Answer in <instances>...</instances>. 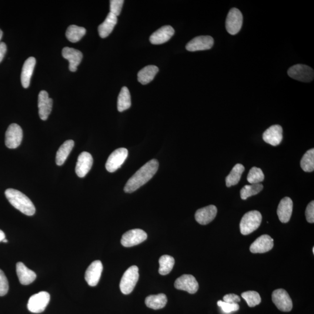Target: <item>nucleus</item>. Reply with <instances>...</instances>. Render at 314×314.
Listing matches in <instances>:
<instances>
[{
  "label": "nucleus",
  "mask_w": 314,
  "mask_h": 314,
  "mask_svg": "<svg viewBox=\"0 0 314 314\" xmlns=\"http://www.w3.org/2000/svg\"><path fill=\"white\" fill-rule=\"evenodd\" d=\"M262 215L258 211H252L245 213L240 223V232L243 235H248L255 232L261 225Z\"/></svg>",
  "instance_id": "obj_3"
},
{
  "label": "nucleus",
  "mask_w": 314,
  "mask_h": 314,
  "mask_svg": "<svg viewBox=\"0 0 314 314\" xmlns=\"http://www.w3.org/2000/svg\"><path fill=\"white\" fill-rule=\"evenodd\" d=\"M53 101L49 98L48 93L45 90L40 92L38 98L39 114L43 121L48 119L52 111Z\"/></svg>",
  "instance_id": "obj_15"
},
{
  "label": "nucleus",
  "mask_w": 314,
  "mask_h": 314,
  "mask_svg": "<svg viewBox=\"0 0 314 314\" xmlns=\"http://www.w3.org/2000/svg\"><path fill=\"white\" fill-rule=\"evenodd\" d=\"M216 214V207L210 205L198 209L195 213V219L200 224L205 225L212 222Z\"/></svg>",
  "instance_id": "obj_21"
},
{
  "label": "nucleus",
  "mask_w": 314,
  "mask_h": 314,
  "mask_svg": "<svg viewBox=\"0 0 314 314\" xmlns=\"http://www.w3.org/2000/svg\"><path fill=\"white\" fill-rule=\"evenodd\" d=\"M145 303L149 308L153 310L163 309L167 303V297L164 294L151 295L146 297Z\"/></svg>",
  "instance_id": "obj_28"
},
{
  "label": "nucleus",
  "mask_w": 314,
  "mask_h": 314,
  "mask_svg": "<svg viewBox=\"0 0 314 314\" xmlns=\"http://www.w3.org/2000/svg\"><path fill=\"white\" fill-rule=\"evenodd\" d=\"M117 21H118L117 16L109 12L105 21L99 26L98 31L100 36L103 39L107 38L114 29Z\"/></svg>",
  "instance_id": "obj_25"
},
{
  "label": "nucleus",
  "mask_w": 314,
  "mask_h": 314,
  "mask_svg": "<svg viewBox=\"0 0 314 314\" xmlns=\"http://www.w3.org/2000/svg\"><path fill=\"white\" fill-rule=\"evenodd\" d=\"M159 273L160 275H166L171 272L175 264V260L172 257L163 255L159 260Z\"/></svg>",
  "instance_id": "obj_32"
},
{
  "label": "nucleus",
  "mask_w": 314,
  "mask_h": 314,
  "mask_svg": "<svg viewBox=\"0 0 314 314\" xmlns=\"http://www.w3.org/2000/svg\"><path fill=\"white\" fill-rule=\"evenodd\" d=\"M245 170V167L240 163H238L234 166L229 175L226 178V186L229 188L238 184Z\"/></svg>",
  "instance_id": "obj_30"
},
{
  "label": "nucleus",
  "mask_w": 314,
  "mask_h": 314,
  "mask_svg": "<svg viewBox=\"0 0 314 314\" xmlns=\"http://www.w3.org/2000/svg\"><path fill=\"white\" fill-rule=\"evenodd\" d=\"M86 33L85 28L75 25H70L66 30V37L69 42L76 43L81 41Z\"/></svg>",
  "instance_id": "obj_31"
},
{
  "label": "nucleus",
  "mask_w": 314,
  "mask_h": 314,
  "mask_svg": "<svg viewBox=\"0 0 314 314\" xmlns=\"http://www.w3.org/2000/svg\"><path fill=\"white\" fill-rule=\"evenodd\" d=\"M306 216L307 222L310 223L314 222V202L312 201L307 206L306 210Z\"/></svg>",
  "instance_id": "obj_40"
},
{
  "label": "nucleus",
  "mask_w": 314,
  "mask_h": 314,
  "mask_svg": "<svg viewBox=\"0 0 314 314\" xmlns=\"http://www.w3.org/2000/svg\"><path fill=\"white\" fill-rule=\"evenodd\" d=\"M93 163V157L88 152H82L79 155L76 163L75 171L79 178H83L91 169Z\"/></svg>",
  "instance_id": "obj_16"
},
{
  "label": "nucleus",
  "mask_w": 314,
  "mask_h": 314,
  "mask_svg": "<svg viewBox=\"0 0 314 314\" xmlns=\"http://www.w3.org/2000/svg\"><path fill=\"white\" fill-rule=\"evenodd\" d=\"M2 242H4V243H7L8 242V240L5 239L2 240Z\"/></svg>",
  "instance_id": "obj_45"
},
{
  "label": "nucleus",
  "mask_w": 314,
  "mask_h": 314,
  "mask_svg": "<svg viewBox=\"0 0 314 314\" xmlns=\"http://www.w3.org/2000/svg\"><path fill=\"white\" fill-rule=\"evenodd\" d=\"M103 269L102 262L99 260L95 261L89 265L85 273V280L89 286L94 287L98 285Z\"/></svg>",
  "instance_id": "obj_13"
},
{
  "label": "nucleus",
  "mask_w": 314,
  "mask_h": 314,
  "mask_svg": "<svg viewBox=\"0 0 314 314\" xmlns=\"http://www.w3.org/2000/svg\"><path fill=\"white\" fill-rule=\"evenodd\" d=\"M263 140L266 143L277 146L283 139V129L281 126L275 125L267 129L262 135Z\"/></svg>",
  "instance_id": "obj_20"
},
{
  "label": "nucleus",
  "mask_w": 314,
  "mask_h": 314,
  "mask_svg": "<svg viewBox=\"0 0 314 314\" xmlns=\"http://www.w3.org/2000/svg\"><path fill=\"white\" fill-rule=\"evenodd\" d=\"M243 25V15L240 10L233 8L230 10L226 20V29L229 34L235 35Z\"/></svg>",
  "instance_id": "obj_7"
},
{
  "label": "nucleus",
  "mask_w": 314,
  "mask_h": 314,
  "mask_svg": "<svg viewBox=\"0 0 314 314\" xmlns=\"http://www.w3.org/2000/svg\"><path fill=\"white\" fill-rule=\"evenodd\" d=\"M175 288L184 290L190 294H195L199 289V283L192 275H183L176 280Z\"/></svg>",
  "instance_id": "obj_14"
},
{
  "label": "nucleus",
  "mask_w": 314,
  "mask_h": 314,
  "mask_svg": "<svg viewBox=\"0 0 314 314\" xmlns=\"http://www.w3.org/2000/svg\"><path fill=\"white\" fill-rule=\"evenodd\" d=\"M128 156V150L125 148L116 149L110 155L106 162L105 168L109 172H114L121 168Z\"/></svg>",
  "instance_id": "obj_10"
},
{
  "label": "nucleus",
  "mask_w": 314,
  "mask_h": 314,
  "mask_svg": "<svg viewBox=\"0 0 314 314\" xmlns=\"http://www.w3.org/2000/svg\"><path fill=\"white\" fill-rule=\"evenodd\" d=\"M158 71V68L155 65L145 66L138 72V81L143 85L148 84L153 81Z\"/></svg>",
  "instance_id": "obj_27"
},
{
  "label": "nucleus",
  "mask_w": 314,
  "mask_h": 314,
  "mask_svg": "<svg viewBox=\"0 0 314 314\" xmlns=\"http://www.w3.org/2000/svg\"><path fill=\"white\" fill-rule=\"evenodd\" d=\"M264 174L260 168L257 167H253L250 170L248 176H247V181L251 184H258L263 181L264 180Z\"/></svg>",
  "instance_id": "obj_35"
},
{
  "label": "nucleus",
  "mask_w": 314,
  "mask_h": 314,
  "mask_svg": "<svg viewBox=\"0 0 314 314\" xmlns=\"http://www.w3.org/2000/svg\"><path fill=\"white\" fill-rule=\"evenodd\" d=\"M62 55L63 57L67 59L69 62V71L76 72L83 58L82 52L75 49L64 48L62 49Z\"/></svg>",
  "instance_id": "obj_19"
},
{
  "label": "nucleus",
  "mask_w": 314,
  "mask_h": 314,
  "mask_svg": "<svg viewBox=\"0 0 314 314\" xmlns=\"http://www.w3.org/2000/svg\"><path fill=\"white\" fill-rule=\"evenodd\" d=\"M263 185L261 183L258 184H252L251 185H246L243 187L240 191V196L242 200H245L250 197L255 196L262 191Z\"/></svg>",
  "instance_id": "obj_34"
},
{
  "label": "nucleus",
  "mask_w": 314,
  "mask_h": 314,
  "mask_svg": "<svg viewBox=\"0 0 314 314\" xmlns=\"http://www.w3.org/2000/svg\"><path fill=\"white\" fill-rule=\"evenodd\" d=\"M9 284L4 272L0 269V296H4L7 294Z\"/></svg>",
  "instance_id": "obj_38"
},
{
  "label": "nucleus",
  "mask_w": 314,
  "mask_h": 314,
  "mask_svg": "<svg viewBox=\"0 0 314 314\" xmlns=\"http://www.w3.org/2000/svg\"><path fill=\"white\" fill-rule=\"evenodd\" d=\"M123 3H124L123 0L110 1V12L116 16H119L121 14Z\"/></svg>",
  "instance_id": "obj_39"
},
{
  "label": "nucleus",
  "mask_w": 314,
  "mask_h": 314,
  "mask_svg": "<svg viewBox=\"0 0 314 314\" xmlns=\"http://www.w3.org/2000/svg\"><path fill=\"white\" fill-rule=\"evenodd\" d=\"M287 74L294 79L303 82H312L314 79V70L310 66L297 64L290 67Z\"/></svg>",
  "instance_id": "obj_6"
},
{
  "label": "nucleus",
  "mask_w": 314,
  "mask_h": 314,
  "mask_svg": "<svg viewBox=\"0 0 314 314\" xmlns=\"http://www.w3.org/2000/svg\"><path fill=\"white\" fill-rule=\"evenodd\" d=\"M2 35H3V32L1 31V30L0 29V43L1 42V41L2 38Z\"/></svg>",
  "instance_id": "obj_44"
},
{
  "label": "nucleus",
  "mask_w": 314,
  "mask_h": 314,
  "mask_svg": "<svg viewBox=\"0 0 314 314\" xmlns=\"http://www.w3.org/2000/svg\"><path fill=\"white\" fill-rule=\"evenodd\" d=\"M272 299L274 305L281 312H290L292 310V300L285 290H275L272 293Z\"/></svg>",
  "instance_id": "obj_9"
},
{
  "label": "nucleus",
  "mask_w": 314,
  "mask_h": 314,
  "mask_svg": "<svg viewBox=\"0 0 314 314\" xmlns=\"http://www.w3.org/2000/svg\"><path fill=\"white\" fill-rule=\"evenodd\" d=\"M217 305L221 308L223 312L226 313L237 312L239 310V305L238 303L230 304L219 300L217 303Z\"/></svg>",
  "instance_id": "obj_37"
},
{
  "label": "nucleus",
  "mask_w": 314,
  "mask_h": 314,
  "mask_svg": "<svg viewBox=\"0 0 314 314\" xmlns=\"http://www.w3.org/2000/svg\"><path fill=\"white\" fill-rule=\"evenodd\" d=\"M5 195L10 204L19 211L28 216L35 214V207L24 194L17 190L8 189L5 190Z\"/></svg>",
  "instance_id": "obj_2"
},
{
  "label": "nucleus",
  "mask_w": 314,
  "mask_h": 314,
  "mask_svg": "<svg viewBox=\"0 0 314 314\" xmlns=\"http://www.w3.org/2000/svg\"><path fill=\"white\" fill-rule=\"evenodd\" d=\"M6 50H7V48H6L5 43L2 42L0 43V63H1L3 59H4Z\"/></svg>",
  "instance_id": "obj_42"
},
{
  "label": "nucleus",
  "mask_w": 314,
  "mask_h": 314,
  "mask_svg": "<svg viewBox=\"0 0 314 314\" xmlns=\"http://www.w3.org/2000/svg\"><path fill=\"white\" fill-rule=\"evenodd\" d=\"M139 278V268L135 265L130 266L123 274L120 282V289L124 295L132 293Z\"/></svg>",
  "instance_id": "obj_4"
},
{
  "label": "nucleus",
  "mask_w": 314,
  "mask_h": 314,
  "mask_svg": "<svg viewBox=\"0 0 314 314\" xmlns=\"http://www.w3.org/2000/svg\"><path fill=\"white\" fill-rule=\"evenodd\" d=\"M174 29L171 26H163L150 36V42L153 45H162L169 41L174 35Z\"/></svg>",
  "instance_id": "obj_18"
},
{
  "label": "nucleus",
  "mask_w": 314,
  "mask_h": 314,
  "mask_svg": "<svg viewBox=\"0 0 314 314\" xmlns=\"http://www.w3.org/2000/svg\"><path fill=\"white\" fill-rule=\"evenodd\" d=\"M23 139V131L21 127L12 123L5 133V145L9 149L17 148L21 145Z\"/></svg>",
  "instance_id": "obj_8"
},
{
  "label": "nucleus",
  "mask_w": 314,
  "mask_h": 314,
  "mask_svg": "<svg viewBox=\"0 0 314 314\" xmlns=\"http://www.w3.org/2000/svg\"><path fill=\"white\" fill-rule=\"evenodd\" d=\"M36 59L33 56L26 60L21 73V83L23 88H28L31 83L32 76L36 65Z\"/></svg>",
  "instance_id": "obj_24"
},
{
  "label": "nucleus",
  "mask_w": 314,
  "mask_h": 314,
  "mask_svg": "<svg viewBox=\"0 0 314 314\" xmlns=\"http://www.w3.org/2000/svg\"><path fill=\"white\" fill-rule=\"evenodd\" d=\"M313 254H314V247H313Z\"/></svg>",
  "instance_id": "obj_46"
},
{
  "label": "nucleus",
  "mask_w": 314,
  "mask_h": 314,
  "mask_svg": "<svg viewBox=\"0 0 314 314\" xmlns=\"http://www.w3.org/2000/svg\"><path fill=\"white\" fill-rule=\"evenodd\" d=\"M50 300L48 292H41L33 295L28 301V309L33 313H41L45 310Z\"/></svg>",
  "instance_id": "obj_5"
},
{
  "label": "nucleus",
  "mask_w": 314,
  "mask_h": 314,
  "mask_svg": "<svg viewBox=\"0 0 314 314\" xmlns=\"http://www.w3.org/2000/svg\"><path fill=\"white\" fill-rule=\"evenodd\" d=\"M74 145V141L72 140H67L62 144L56 153L55 158L56 165L61 166L64 163Z\"/></svg>",
  "instance_id": "obj_26"
},
{
  "label": "nucleus",
  "mask_w": 314,
  "mask_h": 314,
  "mask_svg": "<svg viewBox=\"0 0 314 314\" xmlns=\"http://www.w3.org/2000/svg\"><path fill=\"white\" fill-rule=\"evenodd\" d=\"M273 247V239L269 235H263L257 238L250 246V250L252 253H265L268 252Z\"/></svg>",
  "instance_id": "obj_17"
},
{
  "label": "nucleus",
  "mask_w": 314,
  "mask_h": 314,
  "mask_svg": "<svg viewBox=\"0 0 314 314\" xmlns=\"http://www.w3.org/2000/svg\"><path fill=\"white\" fill-rule=\"evenodd\" d=\"M223 302L230 304L238 303L241 300L240 297L235 294H228L223 297Z\"/></svg>",
  "instance_id": "obj_41"
},
{
  "label": "nucleus",
  "mask_w": 314,
  "mask_h": 314,
  "mask_svg": "<svg viewBox=\"0 0 314 314\" xmlns=\"http://www.w3.org/2000/svg\"><path fill=\"white\" fill-rule=\"evenodd\" d=\"M242 297L245 299L247 305L250 307H255L260 305L262 302V298L258 292L255 291H248L242 294Z\"/></svg>",
  "instance_id": "obj_36"
},
{
  "label": "nucleus",
  "mask_w": 314,
  "mask_h": 314,
  "mask_svg": "<svg viewBox=\"0 0 314 314\" xmlns=\"http://www.w3.org/2000/svg\"><path fill=\"white\" fill-rule=\"evenodd\" d=\"M214 43V41L211 36H200L194 38L190 41L186 46V49L189 52L203 51L211 49Z\"/></svg>",
  "instance_id": "obj_12"
},
{
  "label": "nucleus",
  "mask_w": 314,
  "mask_h": 314,
  "mask_svg": "<svg viewBox=\"0 0 314 314\" xmlns=\"http://www.w3.org/2000/svg\"><path fill=\"white\" fill-rule=\"evenodd\" d=\"M131 106V97L128 88L124 86L120 92L117 102L118 111L123 112L129 109Z\"/></svg>",
  "instance_id": "obj_29"
},
{
  "label": "nucleus",
  "mask_w": 314,
  "mask_h": 314,
  "mask_svg": "<svg viewBox=\"0 0 314 314\" xmlns=\"http://www.w3.org/2000/svg\"><path fill=\"white\" fill-rule=\"evenodd\" d=\"M148 238V235L144 230L135 229L129 230L123 234L121 239L122 245L130 247L139 245Z\"/></svg>",
  "instance_id": "obj_11"
},
{
  "label": "nucleus",
  "mask_w": 314,
  "mask_h": 314,
  "mask_svg": "<svg viewBox=\"0 0 314 314\" xmlns=\"http://www.w3.org/2000/svg\"><path fill=\"white\" fill-rule=\"evenodd\" d=\"M301 167L304 171L312 172L314 170V149L307 151L301 160Z\"/></svg>",
  "instance_id": "obj_33"
},
{
  "label": "nucleus",
  "mask_w": 314,
  "mask_h": 314,
  "mask_svg": "<svg viewBox=\"0 0 314 314\" xmlns=\"http://www.w3.org/2000/svg\"><path fill=\"white\" fill-rule=\"evenodd\" d=\"M293 203L289 198H283L280 202L277 209V214L280 222L287 223L291 218L293 212Z\"/></svg>",
  "instance_id": "obj_22"
},
{
  "label": "nucleus",
  "mask_w": 314,
  "mask_h": 314,
  "mask_svg": "<svg viewBox=\"0 0 314 314\" xmlns=\"http://www.w3.org/2000/svg\"><path fill=\"white\" fill-rule=\"evenodd\" d=\"M158 166L157 159H152L147 162L128 180L124 188L125 192L133 193L145 185L158 171Z\"/></svg>",
  "instance_id": "obj_1"
},
{
  "label": "nucleus",
  "mask_w": 314,
  "mask_h": 314,
  "mask_svg": "<svg viewBox=\"0 0 314 314\" xmlns=\"http://www.w3.org/2000/svg\"><path fill=\"white\" fill-rule=\"evenodd\" d=\"M5 239V235L4 232L0 230V242H2V240Z\"/></svg>",
  "instance_id": "obj_43"
},
{
  "label": "nucleus",
  "mask_w": 314,
  "mask_h": 314,
  "mask_svg": "<svg viewBox=\"0 0 314 314\" xmlns=\"http://www.w3.org/2000/svg\"><path fill=\"white\" fill-rule=\"evenodd\" d=\"M16 268L19 282L22 285H30L36 279V273L29 269L23 262H19L16 263Z\"/></svg>",
  "instance_id": "obj_23"
}]
</instances>
